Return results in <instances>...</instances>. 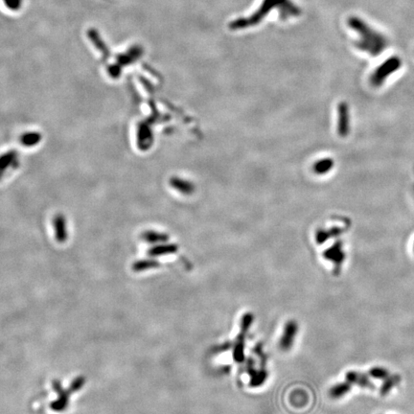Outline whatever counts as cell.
Here are the masks:
<instances>
[{
	"label": "cell",
	"instance_id": "cell-4",
	"mask_svg": "<svg viewBox=\"0 0 414 414\" xmlns=\"http://www.w3.org/2000/svg\"><path fill=\"white\" fill-rule=\"evenodd\" d=\"M19 165V156L17 151L10 150L0 155V180L7 172L15 170Z\"/></svg>",
	"mask_w": 414,
	"mask_h": 414
},
{
	"label": "cell",
	"instance_id": "cell-9",
	"mask_svg": "<svg viewBox=\"0 0 414 414\" xmlns=\"http://www.w3.org/2000/svg\"><path fill=\"white\" fill-rule=\"evenodd\" d=\"M43 140V135L39 131H26L19 136V142L25 148H33Z\"/></svg>",
	"mask_w": 414,
	"mask_h": 414
},
{
	"label": "cell",
	"instance_id": "cell-19",
	"mask_svg": "<svg viewBox=\"0 0 414 414\" xmlns=\"http://www.w3.org/2000/svg\"><path fill=\"white\" fill-rule=\"evenodd\" d=\"M109 72L114 78H116L120 74V67L117 65H112L109 67Z\"/></svg>",
	"mask_w": 414,
	"mask_h": 414
},
{
	"label": "cell",
	"instance_id": "cell-10",
	"mask_svg": "<svg viewBox=\"0 0 414 414\" xmlns=\"http://www.w3.org/2000/svg\"><path fill=\"white\" fill-rule=\"evenodd\" d=\"M87 36H88L89 40L94 43L95 47L102 52L103 57H110V50H109L108 46L103 42V40H102V38H101L100 35H99V33L97 32L96 29H89L88 32H87Z\"/></svg>",
	"mask_w": 414,
	"mask_h": 414
},
{
	"label": "cell",
	"instance_id": "cell-12",
	"mask_svg": "<svg viewBox=\"0 0 414 414\" xmlns=\"http://www.w3.org/2000/svg\"><path fill=\"white\" fill-rule=\"evenodd\" d=\"M384 384L381 387V394L382 395H386L388 394L392 388H394L395 386H397L400 383V376L398 375H393V376H389L387 377L386 380H384Z\"/></svg>",
	"mask_w": 414,
	"mask_h": 414
},
{
	"label": "cell",
	"instance_id": "cell-11",
	"mask_svg": "<svg viewBox=\"0 0 414 414\" xmlns=\"http://www.w3.org/2000/svg\"><path fill=\"white\" fill-rule=\"evenodd\" d=\"M351 387H352V385L349 384L348 382L339 383L330 388L329 395L332 399H340L350 392Z\"/></svg>",
	"mask_w": 414,
	"mask_h": 414
},
{
	"label": "cell",
	"instance_id": "cell-7",
	"mask_svg": "<svg viewBox=\"0 0 414 414\" xmlns=\"http://www.w3.org/2000/svg\"><path fill=\"white\" fill-rule=\"evenodd\" d=\"M345 380L352 386H357L362 388H374L369 376L357 371H348L345 374Z\"/></svg>",
	"mask_w": 414,
	"mask_h": 414
},
{
	"label": "cell",
	"instance_id": "cell-13",
	"mask_svg": "<svg viewBox=\"0 0 414 414\" xmlns=\"http://www.w3.org/2000/svg\"><path fill=\"white\" fill-rule=\"evenodd\" d=\"M333 166H334L333 159H331V158H325V159L319 160L315 164L314 168H315V171L317 172V173H319V174H325V173H328L329 171H331L332 168H333Z\"/></svg>",
	"mask_w": 414,
	"mask_h": 414
},
{
	"label": "cell",
	"instance_id": "cell-3",
	"mask_svg": "<svg viewBox=\"0 0 414 414\" xmlns=\"http://www.w3.org/2000/svg\"><path fill=\"white\" fill-rule=\"evenodd\" d=\"M298 333V324L296 320H289L286 323L283 333L280 338L279 346L283 351H289L296 341Z\"/></svg>",
	"mask_w": 414,
	"mask_h": 414
},
{
	"label": "cell",
	"instance_id": "cell-5",
	"mask_svg": "<svg viewBox=\"0 0 414 414\" xmlns=\"http://www.w3.org/2000/svg\"><path fill=\"white\" fill-rule=\"evenodd\" d=\"M52 226L55 233V239L59 243H64L67 240V222L64 215L58 213L52 219Z\"/></svg>",
	"mask_w": 414,
	"mask_h": 414
},
{
	"label": "cell",
	"instance_id": "cell-1",
	"mask_svg": "<svg viewBox=\"0 0 414 414\" xmlns=\"http://www.w3.org/2000/svg\"><path fill=\"white\" fill-rule=\"evenodd\" d=\"M279 0H264V3L262 7H260V10L257 11L255 14L247 19H239L231 23L230 27L232 29H241L244 27H248L251 25H255L258 22L264 17V15L272 10V6L277 4Z\"/></svg>",
	"mask_w": 414,
	"mask_h": 414
},
{
	"label": "cell",
	"instance_id": "cell-18",
	"mask_svg": "<svg viewBox=\"0 0 414 414\" xmlns=\"http://www.w3.org/2000/svg\"><path fill=\"white\" fill-rule=\"evenodd\" d=\"M3 2L11 11H18L22 6V0H3Z\"/></svg>",
	"mask_w": 414,
	"mask_h": 414
},
{
	"label": "cell",
	"instance_id": "cell-2",
	"mask_svg": "<svg viewBox=\"0 0 414 414\" xmlns=\"http://www.w3.org/2000/svg\"><path fill=\"white\" fill-rule=\"evenodd\" d=\"M253 320V316L251 314H245L243 316L242 319V331L241 334L238 336V340L237 343L235 344V348H234V358L237 362H242L244 358V355H243V348H244V339H245V334L246 331L250 327L251 323Z\"/></svg>",
	"mask_w": 414,
	"mask_h": 414
},
{
	"label": "cell",
	"instance_id": "cell-17",
	"mask_svg": "<svg viewBox=\"0 0 414 414\" xmlns=\"http://www.w3.org/2000/svg\"><path fill=\"white\" fill-rule=\"evenodd\" d=\"M174 251H176L175 246H173V245H162V246H157L156 248H153L151 250V254L155 255V256H158V255L170 254V253H173Z\"/></svg>",
	"mask_w": 414,
	"mask_h": 414
},
{
	"label": "cell",
	"instance_id": "cell-6",
	"mask_svg": "<svg viewBox=\"0 0 414 414\" xmlns=\"http://www.w3.org/2000/svg\"><path fill=\"white\" fill-rule=\"evenodd\" d=\"M323 257L327 259L329 262H332L335 265L336 270H340L345 259V254L343 249V243L341 242L334 243L331 247H329L323 252Z\"/></svg>",
	"mask_w": 414,
	"mask_h": 414
},
{
	"label": "cell",
	"instance_id": "cell-14",
	"mask_svg": "<svg viewBox=\"0 0 414 414\" xmlns=\"http://www.w3.org/2000/svg\"><path fill=\"white\" fill-rule=\"evenodd\" d=\"M367 375L369 376V378H373L376 380H383V381L390 376L389 371L384 367H372L371 369L367 372Z\"/></svg>",
	"mask_w": 414,
	"mask_h": 414
},
{
	"label": "cell",
	"instance_id": "cell-15",
	"mask_svg": "<svg viewBox=\"0 0 414 414\" xmlns=\"http://www.w3.org/2000/svg\"><path fill=\"white\" fill-rule=\"evenodd\" d=\"M157 263L156 261H139L133 265V271L135 272H144L153 268H156Z\"/></svg>",
	"mask_w": 414,
	"mask_h": 414
},
{
	"label": "cell",
	"instance_id": "cell-8",
	"mask_svg": "<svg viewBox=\"0 0 414 414\" xmlns=\"http://www.w3.org/2000/svg\"><path fill=\"white\" fill-rule=\"evenodd\" d=\"M349 114L346 104H341L339 106V123H338V129L339 133L344 136L349 131Z\"/></svg>",
	"mask_w": 414,
	"mask_h": 414
},
{
	"label": "cell",
	"instance_id": "cell-16",
	"mask_svg": "<svg viewBox=\"0 0 414 414\" xmlns=\"http://www.w3.org/2000/svg\"><path fill=\"white\" fill-rule=\"evenodd\" d=\"M267 379V373L263 370L260 371H255L252 376H251V381H250V386H259L263 385V383L266 381Z\"/></svg>",
	"mask_w": 414,
	"mask_h": 414
},
{
	"label": "cell",
	"instance_id": "cell-20",
	"mask_svg": "<svg viewBox=\"0 0 414 414\" xmlns=\"http://www.w3.org/2000/svg\"></svg>",
	"mask_w": 414,
	"mask_h": 414
}]
</instances>
